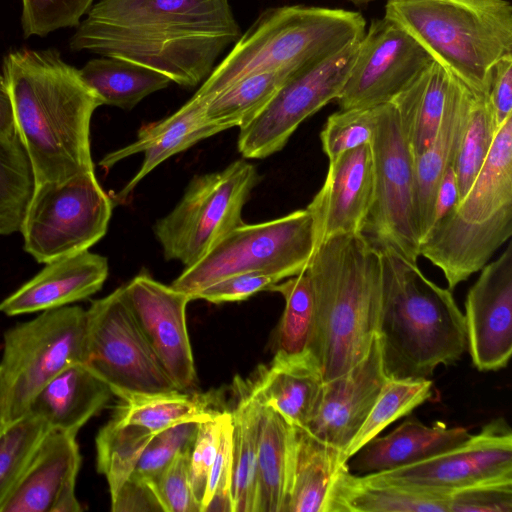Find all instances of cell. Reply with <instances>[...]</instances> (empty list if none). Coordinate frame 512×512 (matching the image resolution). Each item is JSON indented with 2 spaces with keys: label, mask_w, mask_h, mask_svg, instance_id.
<instances>
[{
  "label": "cell",
  "mask_w": 512,
  "mask_h": 512,
  "mask_svg": "<svg viewBox=\"0 0 512 512\" xmlns=\"http://www.w3.org/2000/svg\"><path fill=\"white\" fill-rule=\"evenodd\" d=\"M509 475H512V431L500 417L443 453L397 469L362 476L376 483L449 495L475 483Z\"/></svg>",
  "instance_id": "15"
},
{
  "label": "cell",
  "mask_w": 512,
  "mask_h": 512,
  "mask_svg": "<svg viewBox=\"0 0 512 512\" xmlns=\"http://www.w3.org/2000/svg\"><path fill=\"white\" fill-rule=\"evenodd\" d=\"M298 68H284L244 77L205 103V117L221 131L242 127L276 94Z\"/></svg>",
  "instance_id": "36"
},
{
  "label": "cell",
  "mask_w": 512,
  "mask_h": 512,
  "mask_svg": "<svg viewBox=\"0 0 512 512\" xmlns=\"http://www.w3.org/2000/svg\"><path fill=\"white\" fill-rule=\"evenodd\" d=\"M458 203V185L453 165H451L444 172L436 190L432 226L453 211Z\"/></svg>",
  "instance_id": "53"
},
{
  "label": "cell",
  "mask_w": 512,
  "mask_h": 512,
  "mask_svg": "<svg viewBox=\"0 0 512 512\" xmlns=\"http://www.w3.org/2000/svg\"><path fill=\"white\" fill-rule=\"evenodd\" d=\"M18 134L10 92L4 75L0 74V138Z\"/></svg>",
  "instance_id": "54"
},
{
  "label": "cell",
  "mask_w": 512,
  "mask_h": 512,
  "mask_svg": "<svg viewBox=\"0 0 512 512\" xmlns=\"http://www.w3.org/2000/svg\"><path fill=\"white\" fill-rule=\"evenodd\" d=\"M108 276L106 257L88 250L59 258L0 302V312L17 316L60 308L98 292Z\"/></svg>",
  "instance_id": "22"
},
{
  "label": "cell",
  "mask_w": 512,
  "mask_h": 512,
  "mask_svg": "<svg viewBox=\"0 0 512 512\" xmlns=\"http://www.w3.org/2000/svg\"><path fill=\"white\" fill-rule=\"evenodd\" d=\"M204 110L205 103L193 95L172 115L143 125L134 142L106 154L100 160L99 165L109 170L124 158L139 152L144 154L142 166L115 195L116 199L125 200L146 175L169 157L222 132L206 119Z\"/></svg>",
  "instance_id": "24"
},
{
  "label": "cell",
  "mask_w": 512,
  "mask_h": 512,
  "mask_svg": "<svg viewBox=\"0 0 512 512\" xmlns=\"http://www.w3.org/2000/svg\"><path fill=\"white\" fill-rule=\"evenodd\" d=\"M81 455L76 436L50 429L0 512H79Z\"/></svg>",
  "instance_id": "20"
},
{
  "label": "cell",
  "mask_w": 512,
  "mask_h": 512,
  "mask_svg": "<svg viewBox=\"0 0 512 512\" xmlns=\"http://www.w3.org/2000/svg\"><path fill=\"white\" fill-rule=\"evenodd\" d=\"M79 72L84 82L100 97L103 105L127 110L171 83L167 76L157 71L105 56L88 61Z\"/></svg>",
  "instance_id": "35"
},
{
  "label": "cell",
  "mask_w": 512,
  "mask_h": 512,
  "mask_svg": "<svg viewBox=\"0 0 512 512\" xmlns=\"http://www.w3.org/2000/svg\"><path fill=\"white\" fill-rule=\"evenodd\" d=\"M373 186L370 144L329 161L324 183L307 206L313 219L315 250L332 237L364 232Z\"/></svg>",
  "instance_id": "19"
},
{
  "label": "cell",
  "mask_w": 512,
  "mask_h": 512,
  "mask_svg": "<svg viewBox=\"0 0 512 512\" xmlns=\"http://www.w3.org/2000/svg\"><path fill=\"white\" fill-rule=\"evenodd\" d=\"M373 199L364 234L379 248L417 264L420 237L416 217L414 157L392 103L378 105L373 140Z\"/></svg>",
  "instance_id": "11"
},
{
  "label": "cell",
  "mask_w": 512,
  "mask_h": 512,
  "mask_svg": "<svg viewBox=\"0 0 512 512\" xmlns=\"http://www.w3.org/2000/svg\"><path fill=\"white\" fill-rule=\"evenodd\" d=\"M480 271L465 302L467 351L476 369L496 371L512 355V244Z\"/></svg>",
  "instance_id": "17"
},
{
  "label": "cell",
  "mask_w": 512,
  "mask_h": 512,
  "mask_svg": "<svg viewBox=\"0 0 512 512\" xmlns=\"http://www.w3.org/2000/svg\"><path fill=\"white\" fill-rule=\"evenodd\" d=\"M267 291L277 292L285 300V308L274 335L275 352H308L314 323V300L306 270L271 285Z\"/></svg>",
  "instance_id": "40"
},
{
  "label": "cell",
  "mask_w": 512,
  "mask_h": 512,
  "mask_svg": "<svg viewBox=\"0 0 512 512\" xmlns=\"http://www.w3.org/2000/svg\"><path fill=\"white\" fill-rule=\"evenodd\" d=\"M448 497L369 481L346 462L334 475L326 512H449Z\"/></svg>",
  "instance_id": "29"
},
{
  "label": "cell",
  "mask_w": 512,
  "mask_h": 512,
  "mask_svg": "<svg viewBox=\"0 0 512 512\" xmlns=\"http://www.w3.org/2000/svg\"><path fill=\"white\" fill-rule=\"evenodd\" d=\"M315 252L313 219L307 208L273 220L241 224L228 232L171 286L194 300L205 287L231 275L263 272L279 282L305 271Z\"/></svg>",
  "instance_id": "7"
},
{
  "label": "cell",
  "mask_w": 512,
  "mask_h": 512,
  "mask_svg": "<svg viewBox=\"0 0 512 512\" xmlns=\"http://www.w3.org/2000/svg\"><path fill=\"white\" fill-rule=\"evenodd\" d=\"M278 282L275 277L263 272L235 274L200 290L194 300L203 299L214 304L243 301L260 291H267Z\"/></svg>",
  "instance_id": "50"
},
{
  "label": "cell",
  "mask_w": 512,
  "mask_h": 512,
  "mask_svg": "<svg viewBox=\"0 0 512 512\" xmlns=\"http://www.w3.org/2000/svg\"><path fill=\"white\" fill-rule=\"evenodd\" d=\"M358 43L294 71L272 99L239 128L237 145L242 156L262 159L280 151L305 119L335 100L347 79Z\"/></svg>",
  "instance_id": "13"
},
{
  "label": "cell",
  "mask_w": 512,
  "mask_h": 512,
  "mask_svg": "<svg viewBox=\"0 0 512 512\" xmlns=\"http://www.w3.org/2000/svg\"><path fill=\"white\" fill-rule=\"evenodd\" d=\"M306 272L314 300L309 352L327 382L361 361L377 336L381 252L364 233L338 235L315 250Z\"/></svg>",
  "instance_id": "3"
},
{
  "label": "cell",
  "mask_w": 512,
  "mask_h": 512,
  "mask_svg": "<svg viewBox=\"0 0 512 512\" xmlns=\"http://www.w3.org/2000/svg\"><path fill=\"white\" fill-rule=\"evenodd\" d=\"M113 512L163 511L153 491L145 482L130 478L111 498Z\"/></svg>",
  "instance_id": "52"
},
{
  "label": "cell",
  "mask_w": 512,
  "mask_h": 512,
  "mask_svg": "<svg viewBox=\"0 0 512 512\" xmlns=\"http://www.w3.org/2000/svg\"><path fill=\"white\" fill-rule=\"evenodd\" d=\"M231 415L225 420L217 453L210 469L201 512H233L231 498Z\"/></svg>",
  "instance_id": "49"
},
{
  "label": "cell",
  "mask_w": 512,
  "mask_h": 512,
  "mask_svg": "<svg viewBox=\"0 0 512 512\" xmlns=\"http://www.w3.org/2000/svg\"><path fill=\"white\" fill-rule=\"evenodd\" d=\"M3 75L35 185L94 170L90 122L103 103L79 70L54 49L24 48L4 57Z\"/></svg>",
  "instance_id": "2"
},
{
  "label": "cell",
  "mask_w": 512,
  "mask_h": 512,
  "mask_svg": "<svg viewBox=\"0 0 512 512\" xmlns=\"http://www.w3.org/2000/svg\"><path fill=\"white\" fill-rule=\"evenodd\" d=\"M241 34L229 0H99L70 48L133 62L194 87Z\"/></svg>",
  "instance_id": "1"
},
{
  "label": "cell",
  "mask_w": 512,
  "mask_h": 512,
  "mask_svg": "<svg viewBox=\"0 0 512 512\" xmlns=\"http://www.w3.org/2000/svg\"><path fill=\"white\" fill-rule=\"evenodd\" d=\"M190 452L179 453L165 469L145 482L164 512H201L190 483Z\"/></svg>",
  "instance_id": "46"
},
{
  "label": "cell",
  "mask_w": 512,
  "mask_h": 512,
  "mask_svg": "<svg viewBox=\"0 0 512 512\" xmlns=\"http://www.w3.org/2000/svg\"><path fill=\"white\" fill-rule=\"evenodd\" d=\"M262 406L278 412L289 424L305 427L318 402L323 377L308 351L301 354L275 352L252 378L239 381Z\"/></svg>",
  "instance_id": "23"
},
{
  "label": "cell",
  "mask_w": 512,
  "mask_h": 512,
  "mask_svg": "<svg viewBox=\"0 0 512 512\" xmlns=\"http://www.w3.org/2000/svg\"><path fill=\"white\" fill-rule=\"evenodd\" d=\"M239 399L231 415L233 512H255L257 453L262 405L237 382Z\"/></svg>",
  "instance_id": "32"
},
{
  "label": "cell",
  "mask_w": 512,
  "mask_h": 512,
  "mask_svg": "<svg viewBox=\"0 0 512 512\" xmlns=\"http://www.w3.org/2000/svg\"><path fill=\"white\" fill-rule=\"evenodd\" d=\"M291 425L262 406L257 453L255 512H284Z\"/></svg>",
  "instance_id": "33"
},
{
  "label": "cell",
  "mask_w": 512,
  "mask_h": 512,
  "mask_svg": "<svg viewBox=\"0 0 512 512\" xmlns=\"http://www.w3.org/2000/svg\"><path fill=\"white\" fill-rule=\"evenodd\" d=\"M365 31L358 11L307 5L266 9L194 96L206 103L249 75L322 61L359 42Z\"/></svg>",
  "instance_id": "5"
},
{
  "label": "cell",
  "mask_w": 512,
  "mask_h": 512,
  "mask_svg": "<svg viewBox=\"0 0 512 512\" xmlns=\"http://www.w3.org/2000/svg\"><path fill=\"white\" fill-rule=\"evenodd\" d=\"M355 6H364L379 0H349Z\"/></svg>",
  "instance_id": "56"
},
{
  "label": "cell",
  "mask_w": 512,
  "mask_h": 512,
  "mask_svg": "<svg viewBox=\"0 0 512 512\" xmlns=\"http://www.w3.org/2000/svg\"><path fill=\"white\" fill-rule=\"evenodd\" d=\"M126 302L163 370L178 390L196 384L186 322L190 295L140 273L122 286Z\"/></svg>",
  "instance_id": "16"
},
{
  "label": "cell",
  "mask_w": 512,
  "mask_h": 512,
  "mask_svg": "<svg viewBox=\"0 0 512 512\" xmlns=\"http://www.w3.org/2000/svg\"><path fill=\"white\" fill-rule=\"evenodd\" d=\"M229 411L201 421L189 457V477L193 493L200 506L206 492L210 469L214 462L221 430Z\"/></svg>",
  "instance_id": "48"
},
{
  "label": "cell",
  "mask_w": 512,
  "mask_h": 512,
  "mask_svg": "<svg viewBox=\"0 0 512 512\" xmlns=\"http://www.w3.org/2000/svg\"><path fill=\"white\" fill-rule=\"evenodd\" d=\"M487 97L499 129L512 117V54L503 56L494 64Z\"/></svg>",
  "instance_id": "51"
},
{
  "label": "cell",
  "mask_w": 512,
  "mask_h": 512,
  "mask_svg": "<svg viewBox=\"0 0 512 512\" xmlns=\"http://www.w3.org/2000/svg\"><path fill=\"white\" fill-rule=\"evenodd\" d=\"M433 61L399 24L385 16L373 19L335 101L340 109L390 103Z\"/></svg>",
  "instance_id": "14"
},
{
  "label": "cell",
  "mask_w": 512,
  "mask_h": 512,
  "mask_svg": "<svg viewBox=\"0 0 512 512\" xmlns=\"http://www.w3.org/2000/svg\"><path fill=\"white\" fill-rule=\"evenodd\" d=\"M153 435L143 426L114 416L100 428L95 439L97 470L105 476L111 498L130 479Z\"/></svg>",
  "instance_id": "38"
},
{
  "label": "cell",
  "mask_w": 512,
  "mask_h": 512,
  "mask_svg": "<svg viewBox=\"0 0 512 512\" xmlns=\"http://www.w3.org/2000/svg\"><path fill=\"white\" fill-rule=\"evenodd\" d=\"M379 248V247H378ZM382 299L377 330L389 379L429 378L468 349L465 317L450 289L394 251L379 248Z\"/></svg>",
  "instance_id": "4"
},
{
  "label": "cell",
  "mask_w": 512,
  "mask_h": 512,
  "mask_svg": "<svg viewBox=\"0 0 512 512\" xmlns=\"http://www.w3.org/2000/svg\"><path fill=\"white\" fill-rule=\"evenodd\" d=\"M6 423V415H5V394H4V385L0 372V434L3 432Z\"/></svg>",
  "instance_id": "55"
},
{
  "label": "cell",
  "mask_w": 512,
  "mask_h": 512,
  "mask_svg": "<svg viewBox=\"0 0 512 512\" xmlns=\"http://www.w3.org/2000/svg\"><path fill=\"white\" fill-rule=\"evenodd\" d=\"M94 0H22L24 37L45 36L60 28L78 26Z\"/></svg>",
  "instance_id": "45"
},
{
  "label": "cell",
  "mask_w": 512,
  "mask_h": 512,
  "mask_svg": "<svg viewBox=\"0 0 512 512\" xmlns=\"http://www.w3.org/2000/svg\"><path fill=\"white\" fill-rule=\"evenodd\" d=\"M197 421L180 423L155 433L145 446L130 478L147 482L181 452L192 449L198 430Z\"/></svg>",
  "instance_id": "44"
},
{
  "label": "cell",
  "mask_w": 512,
  "mask_h": 512,
  "mask_svg": "<svg viewBox=\"0 0 512 512\" xmlns=\"http://www.w3.org/2000/svg\"><path fill=\"white\" fill-rule=\"evenodd\" d=\"M35 190V176L19 135L0 138V235L20 231Z\"/></svg>",
  "instance_id": "37"
},
{
  "label": "cell",
  "mask_w": 512,
  "mask_h": 512,
  "mask_svg": "<svg viewBox=\"0 0 512 512\" xmlns=\"http://www.w3.org/2000/svg\"><path fill=\"white\" fill-rule=\"evenodd\" d=\"M470 436L461 426L448 427L440 421L427 426L410 417L389 434L366 443L351 457L348 468L358 475L397 469L450 450Z\"/></svg>",
  "instance_id": "25"
},
{
  "label": "cell",
  "mask_w": 512,
  "mask_h": 512,
  "mask_svg": "<svg viewBox=\"0 0 512 512\" xmlns=\"http://www.w3.org/2000/svg\"><path fill=\"white\" fill-rule=\"evenodd\" d=\"M512 234V204L489 219L469 222L455 209L434 224L419 254L444 274L450 290L480 271Z\"/></svg>",
  "instance_id": "21"
},
{
  "label": "cell",
  "mask_w": 512,
  "mask_h": 512,
  "mask_svg": "<svg viewBox=\"0 0 512 512\" xmlns=\"http://www.w3.org/2000/svg\"><path fill=\"white\" fill-rule=\"evenodd\" d=\"M86 310L63 306L42 311L4 334L0 372L7 425L23 417L37 393L57 374L86 360Z\"/></svg>",
  "instance_id": "8"
},
{
  "label": "cell",
  "mask_w": 512,
  "mask_h": 512,
  "mask_svg": "<svg viewBox=\"0 0 512 512\" xmlns=\"http://www.w3.org/2000/svg\"><path fill=\"white\" fill-rule=\"evenodd\" d=\"M497 130L487 95L474 91L469 115L453 161L459 202L467 194L482 167Z\"/></svg>",
  "instance_id": "41"
},
{
  "label": "cell",
  "mask_w": 512,
  "mask_h": 512,
  "mask_svg": "<svg viewBox=\"0 0 512 512\" xmlns=\"http://www.w3.org/2000/svg\"><path fill=\"white\" fill-rule=\"evenodd\" d=\"M344 463L339 449L291 425L284 512H326L334 475Z\"/></svg>",
  "instance_id": "28"
},
{
  "label": "cell",
  "mask_w": 512,
  "mask_h": 512,
  "mask_svg": "<svg viewBox=\"0 0 512 512\" xmlns=\"http://www.w3.org/2000/svg\"><path fill=\"white\" fill-rule=\"evenodd\" d=\"M378 106L340 109L331 114L320 133L322 149L329 161L362 145L371 144Z\"/></svg>",
  "instance_id": "43"
},
{
  "label": "cell",
  "mask_w": 512,
  "mask_h": 512,
  "mask_svg": "<svg viewBox=\"0 0 512 512\" xmlns=\"http://www.w3.org/2000/svg\"><path fill=\"white\" fill-rule=\"evenodd\" d=\"M388 377L377 336L366 356L345 373L323 383L305 425L318 439L343 453L371 411Z\"/></svg>",
  "instance_id": "18"
},
{
  "label": "cell",
  "mask_w": 512,
  "mask_h": 512,
  "mask_svg": "<svg viewBox=\"0 0 512 512\" xmlns=\"http://www.w3.org/2000/svg\"><path fill=\"white\" fill-rule=\"evenodd\" d=\"M451 73L433 61L390 102L416 159L431 144L443 115Z\"/></svg>",
  "instance_id": "30"
},
{
  "label": "cell",
  "mask_w": 512,
  "mask_h": 512,
  "mask_svg": "<svg viewBox=\"0 0 512 512\" xmlns=\"http://www.w3.org/2000/svg\"><path fill=\"white\" fill-rule=\"evenodd\" d=\"M449 512H512V475L475 483L449 493Z\"/></svg>",
  "instance_id": "47"
},
{
  "label": "cell",
  "mask_w": 512,
  "mask_h": 512,
  "mask_svg": "<svg viewBox=\"0 0 512 512\" xmlns=\"http://www.w3.org/2000/svg\"><path fill=\"white\" fill-rule=\"evenodd\" d=\"M217 399L214 392L181 390L132 396L122 400L113 416L123 422L143 426L155 434L180 423L201 422L215 417L222 412L214 408Z\"/></svg>",
  "instance_id": "34"
},
{
  "label": "cell",
  "mask_w": 512,
  "mask_h": 512,
  "mask_svg": "<svg viewBox=\"0 0 512 512\" xmlns=\"http://www.w3.org/2000/svg\"><path fill=\"white\" fill-rule=\"evenodd\" d=\"M85 364L121 400L178 390L140 330L122 286L86 310Z\"/></svg>",
  "instance_id": "12"
},
{
  "label": "cell",
  "mask_w": 512,
  "mask_h": 512,
  "mask_svg": "<svg viewBox=\"0 0 512 512\" xmlns=\"http://www.w3.org/2000/svg\"><path fill=\"white\" fill-rule=\"evenodd\" d=\"M112 208L94 170L35 185L20 229L24 249L45 264L89 250L106 234Z\"/></svg>",
  "instance_id": "10"
},
{
  "label": "cell",
  "mask_w": 512,
  "mask_h": 512,
  "mask_svg": "<svg viewBox=\"0 0 512 512\" xmlns=\"http://www.w3.org/2000/svg\"><path fill=\"white\" fill-rule=\"evenodd\" d=\"M471 90L488 93L491 70L512 54L507 0H386L385 14Z\"/></svg>",
  "instance_id": "6"
},
{
  "label": "cell",
  "mask_w": 512,
  "mask_h": 512,
  "mask_svg": "<svg viewBox=\"0 0 512 512\" xmlns=\"http://www.w3.org/2000/svg\"><path fill=\"white\" fill-rule=\"evenodd\" d=\"M512 204V117L497 130L490 151L455 212L469 222L489 219Z\"/></svg>",
  "instance_id": "31"
},
{
  "label": "cell",
  "mask_w": 512,
  "mask_h": 512,
  "mask_svg": "<svg viewBox=\"0 0 512 512\" xmlns=\"http://www.w3.org/2000/svg\"><path fill=\"white\" fill-rule=\"evenodd\" d=\"M473 95V90L451 74L446 103L436 135L429 147L414 159L416 217L420 242L432 226L436 190L444 172L453 165Z\"/></svg>",
  "instance_id": "26"
},
{
  "label": "cell",
  "mask_w": 512,
  "mask_h": 512,
  "mask_svg": "<svg viewBox=\"0 0 512 512\" xmlns=\"http://www.w3.org/2000/svg\"><path fill=\"white\" fill-rule=\"evenodd\" d=\"M434 385L429 378L387 379L371 411L343 453L348 460L395 420L430 400Z\"/></svg>",
  "instance_id": "39"
},
{
  "label": "cell",
  "mask_w": 512,
  "mask_h": 512,
  "mask_svg": "<svg viewBox=\"0 0 512 512\" xmlns=\"http://www.w3.org/2000/svg\"><path fill=\"white\" fill-rule=\"evenodd\" d=\"M48 425L32 413L8 424L0 434V507L22 478Z\"/></svg>",
  "instance_id": "42"
},
{
  "label": "cell",
  "mask_w": 512,
  "mask_h": 512,
  "mask_svg": "<svg viewBox=\"0 0 512 512\" xmlns=\"http://www.w3.org/2000/svg\"><path fill=\"white\" fill-rule=\"evenodd\" d=\"M260 181L254 165L239 159L221 171L195 176L182 198L153 230L166 260L198 262L232 229Z\"/></svg>",
  "instance_id": "9"
},
{
  "label": "cell",
  "mask_w": 512,
  "mask_h": 512,
  "mask_svg": "<svg viewBox=\"0 0 512 512\" xmlns=\"http://www.w3.org/2000/svg\"><path fill=\"white\" fill-rule=\"evenodd\" d=\"M112 395L110 387L86 364L75 363L37 393L28 413L41 418L49 429L76 436Z\"/></svg>",
  "instance_id": "27"
}]
</instances>
